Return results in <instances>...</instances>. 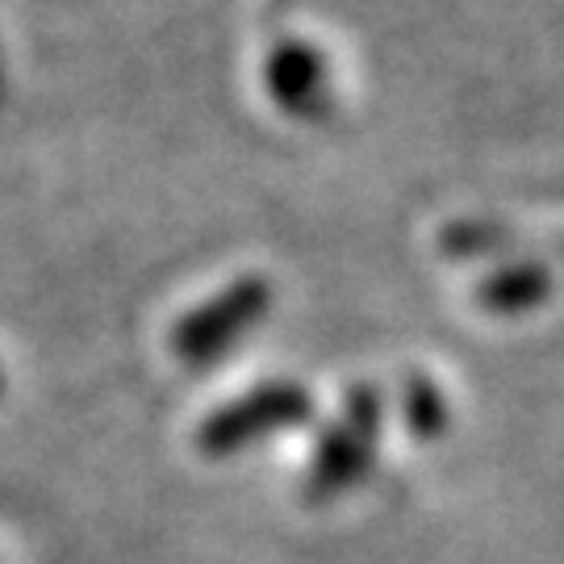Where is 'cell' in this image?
Segmentation results:
<instances>
[{"label": "cell", "mask_w": 564, "mask_h": 564, "mask_svg": "<svg viewBox=\"0 0 564 564\" xmlns=\"http://www.w3.org/2000/svg\"><path fill=\"white\" fill-rule=\"evenodd\" d=\"M268 310V284L256 276H242L230 289H223L214 302L193 310L176 330H172V351L188 364L218 360L226 347H235L239 335L263 318Z\"/></svg>", "instance_id": "6da1fadb"}, {"label": "cell", "mask_w": 564, "mask_h": 564, "mask_svg": "<svg viewBox=\"0 0 564 564\" xmlns=\"http://www.w3.org/2000/svg\"><path fill=\"white\" fill-rule=\"evenodd\" d=\"M310 414V398H305L302 384L293 381H276V384H260L256 393H247L239 402L223 405L214 419H205V426L197 431V444L209 456H226L235 447H247L260 435H272V431H289L293 423H302Z\"/></svg>", "instance_id": "7a4b0ae2"}, {"label": "cell", "mask_w": 564, "mask_h": 564, "mask_svg": "<svg viewBox=\"0 0 564 564\" xmlns=\"http://www.w3.org/2000/svg\"><path fill=\"white\" fill-rule=\"evenodd\" d=\"M372 426H377V402H372V393L356 389V398L347 405V419H339L326 431L323 447L314 456V468H310L314 498H330L351 481H360L364 464L372 456Z\"/></svg>", "instance_id": "3957f363"}, {"label": "cell", "mask_w": 564, "mask_h": 564, "mask_svg": "<svg viewBox=\"0 0 564 564\" xmlns=\"http://www.w3.org/2000/svg\"><path fill=\"white\" fill-rule=\"evenodd\" d=\"M268 84H272V93H276L293 113H310L314 105L323 101L326 72L314 51L293 46V51H281V55L272 59V67H268Z\"/></svg>", "instance_id": "277c9868"}, {"label": "cell", "mask_w": 564, "mask_h": 564, "mask_svg": "<svg viewBox=\"0 0 564 564\" xmlns=\"http://www.w3.org/2000/svg\"><path fill=\"white\" fill-rule=\"evenodd\" d=\"M0 389H4V384H0Z\"/></svg>", "instance_id": "5b68a950"}]
</instances>
